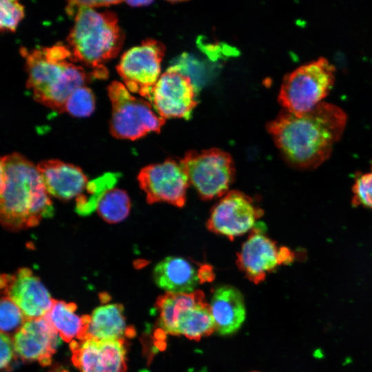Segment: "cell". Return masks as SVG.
I'll list each match as a JSON object with an SVG mask.
<instances>
[{"label": "cell", "instance_id": "1", "mask_svg": "<svg viewBox=\"0 0 372 372\" xmlns=\"http://www.w3.org/2000/svg\"><path fill=\"white\" fill-rule=\"evenodd\" d=\"M347 121V114L340 107L322 101L301 115L283 109L267 128L289 165L313 169L329 158Z\"/></svg>", "mask_w": 372, "mask_h": 372}, {"label": "cell", "instance_id": "2", "mask_svg": "<svg viewBox=\"0 0 372 372\" xmlns=\"http://www.w3.org/2000/svg\"><path fill=\"white\" fill-rule=\"evenodd\" d=\"M0 169V220L6 229H28L53 215L52 202L37 165L12 153L1 158Z\"/></svg>", "mask_w": 372, "mask_h": 372}, {"label": "cell", "instance_id": "3", "mask_svg": "<svg viewBox=\"0 0 372 372\" xmlns=\"http://www.w3.org/2000/svg\"><path fill=\"white\" fill-rule=\"evenodd\" d=\"M25 59L26 85L38 103L62 112L70 94L85 86L88 76L72 62V54L63 44L50 48L21 50Z\"/></svg>", "mask_w": 372, "mask_h": 372}, {"label": "cell", "instance_id": "4", "mask_svg": "<svg viewBox=\"0 0 372 372\" xmlns=\"http://www.w3.org/2000/svg\"><path fill=\"white\" fill-rule=\"evenodd\" d=\"M73 16L74 23L67 38L71 60L94 69L93 76L106 77L103 63L118 54L124 41L116 14L79 7Z\"/></svg>", "mask_w": 372, "mask_h": 372}, {"label": "cell", "instance_id": "5", "mask_svg": "<svg viewBox=\"0 0 372 372\" xmlns=\"http://www.w3.org/2000/svg\"><path fill=\"white\" fill-rule=\"evenodd\" d=\"M335 68L320 57L304 64L283 79L278 101L284 110L301 115L322 103L335 81Z\"/></svg>", "mask_w": 372, "mask_h": 372}, {"label": "cell", "instance_id": "6", "mask_svg": "<svg viewBox=\"0 0 372 372\" xmlns=\"http://www.w3.org/2000/svg\"><path fill=\"white\" fill-rule=\"evenodd\" d=\"M180 162L190 185L204 200L223 196L235 178L232 157L219 149L188 151Z\"/></svg>", "mask_w": 372, "mask_h": 372}, {"label": "cell", "instance_id": "7", "mask_svg": "<svg viewBox=\"0 0 372 372\" xmlns=\"http://www.w3.org/2000/svg\"><path fill=\"white\" fill-rule=\"evenodd\" d=\"M112 104L110 132L117 138L136 140L150 132H159L165 119L151 104L132 95L124 84L113 81L107 87Z\"/></svg>", "mask_w": 372, "mask_h": 372}, {"label": "cell", "instance_id": "8", "mask_svg": "<svg viewBox=\"0 0 372 372\" xmlns=\"http://www.w3.org/2000/svg\"><path fill=\"white\" fill-rule=\"evenodd\" d=\"M165 51L162 43L147 39L123 54L116 70L130 92L151 100L153 89L161 76Z\"/></svg>", "mask_w": 372, "mask_h": 372}, {"label": "cell", "instance_id": "9", "mask_svg": "<svg viewBox=\"0 0 372 372\" xmlns=\"http://www.w3.org/2000/svg\"><path fill=\"white\" fill-rule=\"evenodd\" d=\"M137 178L149 204L166 203L178 207L185 205L190 183L180 160L169 158L148 165L141 169Z\"/></svg>", "mask_w": 372, "mask_h": 372}, {"label": "cell", "instance_id": "10", "mask_svg": "<svg viewBox=\"0 0 372 372\" xmlns=\"http://www.w3.org/2000/svg\"><path fill=\"white\" fill-rule=\"evenodd\" d=\"M263 210L252 198L238 190H231L211 208L206 223L208 230L230 240L251 231Z\"/></svg>", "mask_w": 372, "mask_h": 372}, {"label": "cell", "instance_id": "11", "mask_svg": "<svg viewBox=\"0 0 372 372\" xmlns=\"http://www.w3.org/2000/svg\"><path fill=\"white\" fill-rule=\"evenodd\" d=\"M295 259L289 248L278 247L260 227H254L236 254V265L252 282L259 284L281 265Z\"/></svg>", "mask_w": 372, "mask_h": 372}, {"label": "cell", "instance_id": "12", "mask_svg": "<svg viewBox=\"0 0 372 372\" xmlns=\"http://www.w3.org/2000/svg\"><path fill=\"white\" fill-rule=\"evenodd\" d=\"M151 101L163 118H188L197 104L195 87L177 66L169 68L156 83Z\"/></svg>", "mask_w": 372, "mask_h": 372}, {"label": "cell", "instance_id": "13", "mask_svg": "<svg viewBox=\"0 0 372 372\" xmlns=\"http://www.w3.org/2000/svg\"><path fill=\"white\" fill-rule=\"evenodd\" d=\"M1 294L10 298L28 319L45 317L52 298L40 278L31 269L21 268L11 274H2Z\"/></svg>", "mask_w": 372, "mask_h": 372}, {"label": "cell", "instance_id": "14", "mask_svg": "<svg viewBox=\"0 0 372 372\" xmlns=\"http://www.w3.org/2000/svg\"><path fill=\"white\" fill-rule=\"evenodd\" d=\"M72 362L80 372H125L126 340L86 338L70 343Z\"/></svg>", "mask_w": 372, "mask_h": 372}, {"label": "cell", "instance_id": "15", "mask_svg": "<svg viewBox=\"0 0 372 372\" xmlns=\"http://www.w3.org/2000/svg\"><path fill=\"white\" fill-rule=\"evenodd\" d=\"M16 354L23 362H52L60 336L45 317L28 319L12 336Z\"/></svg>", "mask_w": 372, "mask_h": 372}, {"label": "cell", "instance_id": "16", "mask_svg": "<svg viewBox=\"0 0 372 372\" xmlns=\"http://www.w3.org/2000/svg\"><path fill=\"white\" fill-rule=\"evenodd\" d=\"M37 166L51 196L63 200H77L87 189L90 182L78 166L59 160L43 161Z\"/></svg>", "mask_w": 372, "mask_h": 372}, {"label": "cell", "instance_id": "17", "mask_svg": "<svg viewBox=\"0 0 372 372\" xmlns=\"http://www.w3.org/2000/svg\"><path fill=\"white\" fill-rule=\"evenodd\" d=\"M210 309L216 331L220 335L236 331L245 318V307L240 291L230 285L215 289L211 299Z\"/></svg>", "mask_w": 372, "mask_h": 372}, {"label": "cell", "instance_id": "18", "mask_svg": "<svg viewBox=\"0 0 372 372\" xmlns=\"http://www.w3.org/2000/svg\"><path fill=\"white\" fill-rule=\"evenodd\" d=\"M155 283L167 293H192L199 281L194 266L187 259L179 256H168L154 267Z\"/></svg>", "mask_w": 372, "mask_h": 372}, {"label": "cell", "instance_id": "19", "mask_svg": "<svg viewBox=\"0 0 372 372\" xmlns=\"http://www.w3.org/2000/svg\"><path fill=\"white\" fill-rule=\"evenodd\" d=\"M135 334V329L127 326L123 305L112 303L98 307L92 311L84 338L125 340V338H132Z\"/></svg>", "mask_w": 372, "mask_h": 372}, {"label": "cell", "instance_id": "20", "mask_svg": "<svg viewBox=\"0 0 372 372\" xmlns=\"http://www.w3.org/2000/svg\"><path fill=\"white\" fill-rule=\"evenodd\" d=\"M76 304L54 299L52 306L45 316L65 342L83 340L87 332L90 316L76 313Z\"/></svg>", "mask_w": 372, "mask_h": 372}, {"label": "cell", "instance_id": "21", "mask_svg": "<svg viewBox=\"0 0 372 372\" xmlns=\"http://www.w3.org/2000/svg\"><path fill=\"white\" fill-rule=\"evenodd\" d=\"M205 300V296L200 290L189 293L166 292L160 296L156 302L159 311L158 324L167 333L178 335V322L181 315L198 303Z\"/></svg>", "mask_w": 372, "mask_h": 372}, {"label": "cell", "instance_id": "22", "mask_svg": "<svg viewBox=\"0 0 372 372\" xmlns=\"http://www.w3.org/2000/svg\"><path fill=\"white\" fill-rule=\"evenodd\" d=\"M216 330L210 305L205 300L185 311L180 317L177 333L192 340L198 341Z\"/></svg>", "mask_w": 372, "mask_h": 372}, {"label": "cell", "instance_id": "23", "mask_svg": "<svg viewBox=\"0 0 372 372\" xmlns=\"http://www.w3.org/2000/svg\"><path fill=\"white\" fill-rule=\"evenodd\" d=\"M131 209V200L124 190L110 187L101 195L97 201L96 210L99 216L109 223L124 220Z\"/></svg>", "mask_w": 372, "mask_h": 372}, {"label": "cell", "instance_id": "24", "mask_svg": "<svg viewBox=\"0 0 372 372\" xmlns=\"http://www.w3.org/2000/svg\"><path fill=\"white\" fill-rule=\"evenodd\" d=\"M0 316L1 332L12 337L28 320L20 308L5 296L1 299Z\"/></svg>", "mask_w": 372, "mask_h": 372}, {"label": "cell", "instance_id": "25", "mask_svg": "<svg viewBox=\"0 0 372 372\" xmlns=\"http://www.w3.org/2000/svg\"><path fill=\"white\" fill-rule=\"evenodd\" d=\"M95 107L94 93L85 85L75 90L68 97L64 111L76 117L90 116Z\"/></svg>", "mask_w": 372, "mask_h": 372}, {"label": "cell", "instance_id": "26", "mask_svg": "<svg viewBox=\"0 0 372 372\" xmlns=\"http://www.w3.org/2000/svg\"><path fill=\"white\" fill-rule=\"evenodd\" d=\"M0 9L1 30L14 32L24 17V7L15 0H2Z\"/></svg>", "mask_w": 372, "mask_h": 372}, {"label": "cell", "instance_id": "27", "mask_svg": "<svg viewBox=\"0 0 372 372\" xmlns=\"http://www.w3.org/2000/svg\"><path fill=\"white\" fill-rule=\"evenodd\" d=\"M352 190L353 205L372 209V163L371 171L357 176Z\"/></svg>", "mask_w": 372, "mask_h": 372}, {"label": "cell", "instance_id": "28", "mask_svg": "<svg viewBox=\"0 0 372 372\" xmlns=\"http://www.w3.org/2000/svg\"><path fill=\"white\" fill-rule=\"evenodd\" d=\"M0 338V368L4 372H10L13 369L18 358L14 350L12 337L1 332Z\"/></svg>", "mask_w": 372, "mask_h": 372}, {"label": "cell", "instance_id": "29", "mask_svg": "<svg viewBox=\"0 0 372 372\" xmlns=\"http://www.w3.org/2000/svg\"><path fill=\"white\" fill-rule=\"evenodd\" d=\"M121 1H70L66 6V12L69 15L73 16L74 10L79 7H87L91 8L110 6L121 3Z\"/></svg>", "mask_w": 372, "mask_h": 372}, {"label": "cell", "instance_id": "30", "mask_svg": "<svg viewBox=\"0 0 372 372\" xmlns=\"http://www.w3.org/2000/svg\"><path fill=\"white\" fill-rule=\"evenodd\" d=\"M198 278L200 283L211 282L214 278V274L209 265H203L198 271Z\"/></svg>", "mask_w": 372, "mask_h": 372}, {"label": "cell", "instance_id": "31", "mask_svg": "<svg viewBox=\"0 0 372 372\" xmlns=\"http://www.w3.org/2000/svg\"><path fill=\"white\" fill-rule=\"evenodd\" d=\"M125 3L130 6L140 7L144 6H148L152 3V1H127Z\"/></svg>", "mask_w": 372, "mask_h": 372}, {"label": "cell", "instance_id": "32", "mask_svg": "<svg viewBox=\"0 0 372 372\" xmlns=\"http://www.w3.org/2000/svg\"><path fill=\"white\" fill-rule=\"evenodd\" d=\"M51 372H69V371H68L67 370H65V369H62V370H60V371H51Z\"/></svg>", "mask_w": 372, "mask_h": 372}]
</instances>
